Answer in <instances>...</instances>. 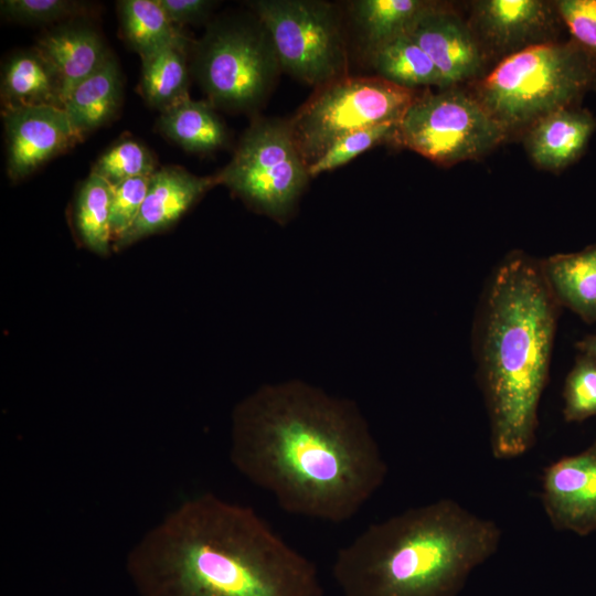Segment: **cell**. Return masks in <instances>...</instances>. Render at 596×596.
<instances>
[{"mask_svg":"<svg viewBox=\"0 0 596 596\" xmlns=\"http://www.w3.org/2000/svg\"><path fill=\"white\" fill-rule=\"evenodd\" d=\"M169 20L179 26L207 21L216 1L211 0H157Z\"/></svg>","mask_w":596,"mask_h":596,"instance_id":"obj_33","label":"cell"},{"mask_svg":"<svg viewBox=\"0 0 596 596\" xmlns=\"http://www.w3.org/2000/svg\"><path fill=\"white\" fill-rule=\"evenodd\" d=\"M541 498L554 529L581 536L596 532V440L544 469Z\"/></svg>","mask_w":596,"mask_h":596,"instance_id":"obj_14","label":"cell"},{"mask_svg":"<svg viewBox=\"0 0 596 596\" xmlns=\"http://www.w3.org/2000/svg\"><path fill=\"white\" fill-rule=\"evenodd\" d=\"M123 97V77L110 55L93 75L78 84L67 97L64 110L77 135L83 137L106 125L117 114Z\"/></svg>","mask_w":596,"mask_h":596,"instance_id":"obj_20","label":"cell"},{"mask_svg":"<svg viewBox=\"0 0 596 596\" xmlns=\"http://www.w3.org/2000/svg\"><path fill=\"white\" fill-rule=\"evenodd\" d=\"M216 177L251 209L277 222L292 214L310 179L288 120L265 117L252 121Z\"/></svg>","mask_w":596,"mask_h":596,"instance_id":"obj_8","label":"cell"},{"mask_svg":"<svg viewBox=\"0 0 596 596\" xmlns=\"http://www.w3.org/2000/svg\"><path fill=\"white\" fill-rule=\"evenodd\" d=\"M150 177H137L111 185L110 231L113 246L135 223L147 195Z\"/></svg>","mask_w":596,"mask_h":596,"instance_id":"obj_32","label":"cell"},{"mask_svg":"<svg viewBox=\"0 0 596 596\" xmlns=\"http://www.w3.org/2000/svg\"><path fill=\"white\" fill-rule=\"evenodd\" d=\"M541 265L560 305L587 323L596 322V244L578 252L552 255Z\"/></svg>","mask_w":596,"mask_h":596,"instance_id":"obj_19","label":"cell"},{"mask_svg":"<svg viewBox=\"0 0 596 596\" xmlns=\"http://www.w3.org/2000/svg\"><path fill=\"white\" fill-rule=\"evenodd\" d=\"M34 47L55 70L65 102L111 55L99 32L84 18L58 23L39 38Z\"/></svg>","mask_w":596,"mask_h":596,"instance_id":"obj_17","label":"cell"},{"mask_svg":"<svg viewBox=\"0 0 596 596\" xmlns=\"http://www.w3.org/2000/svg\"><path fill=\"white\" fill-rule=\"evenodd\" d=\"M89 4L74 0H2L7 19L25 24H49L84 18Z\"/></svg>","mask_w":596,"mask_h":596,"instance_id":"obj_30","label":"cell"},{"mask_svg":"<svg viewBox=\"0 0 596 596\" xmlns=\"http://www.w3.org/2000/svg\"><path fill=\"white\" fill-rule=\"evenodd\" d=\"M192 44H171L141 58V93L161 113L190 98L188 56Z\"/></svg>","mask_w":596,"mask_h":596,"instance_id":"obj_22","label":"cell"},{"mask_svg":"<svg viewBox=\"0 0 596 596\" xmlns=\"http://www.w3.org/2000/svg\"><path fill=\"white\" fill-rule=\"evenodd\" d=\"M190 54V73L207 100L230 111L259 107L281 70L272 39L254 13L211 21Z\"/></svg>","mask_w":596,"mask_h":596,"instance_id":"obj_6","label":"cell"},{"mask_svg":"<svg viewBox=\"0 0 596 596\" xmlns=\"http://www.w3.org/2000/svg\"><path fill=\"white\" fill-rule=\"evenodd\" d=\"M500 540L493 521L440 499L369 525L339 549L332 576L343 596H455Z\"/></svg>","mask_w":596,"mask_h":596,"instance_id":"obj_4","label":"cell"},{"mask_svg":"<svg viewBox=\"0 0 596 596\" xmlns=\"http://www.w3.org/2000/svg\"><path fill=\"white\" fill-rule=\"evenodd\" d=\"M398 123H383L351 132L336 141L316 162L308 167L310 178L344 166L368 149L395 141Z\"/></svg>","mask_w":596,"mask_h":596,"instance_id":"obj_28","label":"cell"},{"mask_svg":"<svg viewBox=\"0 0 596 596\" xmlns=\"http://www.w3.org/2000/svg\"><path fill=\"white\" fill-rule=\"evenodd\" d=\"M111 185L91 172L78 187L72 207L78 241L94 254L108 256L113 248L110 231Z\"/></svg>","mask_w":596,"mask_h":596,"instance_id":"obj_24","label":"cell"},{"mask_svg":"<svg viewBox=\"0 0 596 596\" xmlns=\"http://www.w3.org/2000/svg\"><path fill=\"white\" fill-rule=\"evenodd\" d=\"M126 564L139 596H323L312 561L252 508L212 493L168 513Z\"/></svg>","mask_w":596,"mask_h":596,"instance_id":"obj_2","label":"cell"},{"mask_svg":"<svg viewBox=\"0 0 596 596\" xmlns=\"http://www.w3.org/2000/svg\"><path fill=\"white\" fill-rule=\"evenodd\" d=\"M570 39L596 68V0H555Z\"/></svg>","mask_w":596,"mask_h":596,"instance_id":"obj_31","label":"cell"},{"mask_svg":"<svg viewBox=\"0 0 596 596\" xmlns=\"http://www.w3.org/2000/svg\"><path fill=\"white\" fill-rule=\"evenodd\" d=\"M117 8L121 33L141 58L164 46L192 41L169 20L157 0H121Z\"/></svg>","mask_w":596,"mask_h":596,"instance_id":"obj_23","label":"cell"},{"mask_svg":"<svg viewBox=\"0 0 596 596\" xmlns=\"http://www.w3.org/2000/svg\"><path fill=\"white\" fill-rule=\"evenodd\" d=\"M473 82L471 94L510 137L578 105L596 86V68L568 39L511 55Z\"/></svg>","mask_w":596,"mask_h":596,"instance_id":"obj_5","label":"cell"},{"mask_svg":"<svg viewBox=\"0 0 596 596\" xmlns=\"http://www.w3.org/2000/svg\"><path fill=\"white\" fill-rule=\"evenodd\" d=\"M230 458L284 511L332 523L353 518L387 473L356 405L298 381L265 385L235 407Z\"/></svg>","mask_w":596,"mask_h":596,"instance_id":"obj_1","label":"cell"},{"mask_svg":"<svg viewBox=\"0 0 596 596\" xmlns=\"http://www.w3.org/2000/svg\"><path fill=\"white\" fill-rule=\"evenodd\" d=\"M7 142V172L21 180L82 138L66 113L52 106L2 108Z\"/></svg>","mask_w":596,"mask_h":596,"instance_id":"obj_13","label":"cell"},{"mask_svg":"<svg viewBox=\"0 0 596 596\" xmlns=\"http://www.w3.org/2000/svg\"><path fill=\"white\" fill-rule=\"evenodd\" d=\"M266 28L281 71L315 87L347 76L341 17L318 0H256L248 4Z\"/></svg>","mask_w":596,"mask_h":596,"instance_id":"obj_10","label":"cell"},{"mask_svg":"<svg viewBox=\"0 0 596 596\" xmlns=\"http://www.w3.org/2000/svg\"><path fill=\"white\" fill-rule=\"evenodd\" d=\"M560 306L541 262L523 252L509 253L489 280L477 356L498 459L521 456L535 443Z\"/></svg>","mask_w":596,"mask_h":596,"instance_id":"obj_3","label":"cell"},{"mask_svg":"<svg viewBox=\"0 0 596 596\" xmlns=\"http://www.w3.org/2000/svg\"><path fill=\"white\" fill-rule=\"evenodd\" d=\"M417 94L380 76H343L316 87L288 119L292 140L307 167L336 141L366 127L400 123Z\"/></svg>","mask_w":596,"mask_h":596,"instance_id":"obj_7","label":"cell"},{"mask_svg":"<svg viewBox=\"0 0 596 596\" xmlns=\"http://www.w3.org/2000/svg\"><path fill=\"white\" fill-rule=\"evenodd\" d=\"M216 184V174L199 177L175 166L157 169L150 177L148 192L135 223L113 249L119 251L170 228Z\"/></svg>","mask_w":596,"mask_h":596,"instance_id":"obj_15","label":"cell"},{"mask_svg":"<svg viewBox=\"0 0 596 596\" xmlns=\"http://www.w3.org/2000/svg\"><path fill=\"white\" fill-rule=\"evenodd\" d=\"M467 21L488 62L560 41L564 29L554 1L476 0Z\"/></svg>","mask_w":596,"mask_h":596,"instance_id":"obj_11","label":"cell"},{"mask_svg":"<svg viewBox=\"0 0 596 596\" xmlns=\"http://www.w3.org/2000/svg\"><path fill=\"white\" fill-rule=\"evenodd\" d=\"M428 2L425 0H358L351 3V13L371 53L406 33Z\"/></svg>","mask_w":596,"mask_h":596,"instance_id":"obj_26","label":"cell"},{"mask_svg":"<svg viewBox=\"0 0 596 596\" xmlns=\"http://www.w3.org/2000/svg\"><path fill=\"white\" fill-rule=\"evenodd\" d=\"M157 171L151 151L134 138H121L100 155L92 172L116 185L137 177H150Z\"/></svg>","mask_w":596,"mask_h":596,"instance_id":"obj_27","label":"cell"},{"mask_svg":"<svg viewBox=\"0 0 596 596\" xmlns=\"http://www.w3.org/2000/svg\"><path fill=\"white\" fill-rule=\"evenodd\" d=\"M2 108L52 106L64 109L60 78L35 47L11 53L1 68Z\"/></svg>","mask_w":596,"mask_h":596,"instance_id":"obj_18","label":"cell"},{"mask_svg":"<svg viewBox=\"0 0 596 596\" xmlns=\"http://www.w3.org/2000/svg\"><path fill=\"white\" fill-rule=\"evenodd\" d=\"M377 76L401 87H443L441 76L424 50L404 33L371 52Z\"/></svg>","mask_w":596,"mask_h":596,"instance_id":"obj_25","label":"cell"},{"mask_svg":"<svg viewBox=\"0 0 596 596\" xmlns=\"http://www.w3.org/2000/svg\"><path fill=\"white\" fill-rule=\"evenodd\" d=\"M507 138L470 91L454 86L417 95L398 123L394 142L451 166L479 159Z\"/></svg>","mask_w":596,"mask_h":596,"instance_id":"obj_9","label":"cell"},{"mask_svg":"<svg viewBox=\"0 0 596 596\" xmlns=\"http://www.w3.org/2000/svg\"><path fill=\"white\" fill-rule=\"evenodd\" d=\"M581 354L596 361V334L587 336L576 344Z\"/></svg>","mask_w":596,"mask_h":596,"instance_id":"obj_34","label":"cell"},{"mask_svg":"<svg viewBox=\"0 0 596 596\" xmlns=\"http://www.w3.org/2000/svg\"><path fill=\"white\" fill-rule=\"evenodd\" d=\"M158 128L189 152L209 153L228 141L226 126L209 100L188 98L161 113Z\"/></svg>","mask_w":596,"mask_h":596,"instance_id":"obj_21","label":"cell"},{"mask_svg":"<svg viewBox=\"0 0 596 596\" xmlns=\"http://www.w3.org/2000/svg\"><path fill=\"white\" fill-rule=\"evenodd\" d=\"M406 33L437 67L441 89L481 77L487 65L485 55L467 19L451 6L429 1Z\"/></svg>","mask_w":596,"mask_h":596,"instance_id":"obj_12","label":"cell"},{"mask_svg":"<svg viewBox=\"0 0 596 596\" xmlns=\"http://www.w3.org/2000/svg\"><path fill=\"white\" fill-rule=\"evenodd\" d=\"M563 401L566 422L596 416V361L583 354L577 358L566 376Z\"/></svg>","mask_w":596,"mask_h":596,"instance_id":"obj_29","label":"cell"},{"mask_svg":"<svg viewBox=\"0 0 596 596\" xmlns=\"http://www.w3.org/2000/svg\"><path fill=\"white\" fill-rule=\"evenodd\" d=\"M596 130V118L578 105L553 111L530 126L523 145L540 169L561 171L584 153Z\"/></svg>","mask_w":596,"mask_h":596,"instance_id":"obj_16","label":"cell"}]
</instances>
